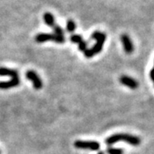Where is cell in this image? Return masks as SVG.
Returning <instances> with one entry per match:
<instances>
[{
    "label": "cell",
    "instance_id": "12",
    "mask_svg": "<svg viewBox=\"0 0 154 154\" xmlns=\"http://www.w3.org/2000/svg\"><path fill=\"white\" fill-rule=\"evenodd\" d=\"M83 40V38L80 34H72L70 36V41L74 44H79Z\"/></svg>",
    "mask_w": 154,
    "mask_h": 154
},
{
    "label": "cell",
    "instance_id": "9",
    "mask_svg": "<svg viewBox=\"0 0 154 154\" xmlns=\"http://www.w3.org/2000/svg\"><path fill=\"white\" fill-rule=\"evenodd\" d=\"M34 39L37 43H45L48 40H52V33H39L35 36Z\"/></svg>",
    "mask_w": 154,
    "mask_h": 154
},
{
    "label": "cell",
    "instance_id": "2",
    "mask_svg": "<svg viewBox=\"0 0 154 154\" xmlns=\"http://www.w3.org/2000/svg\"><path fill=\"white\" fill-rule=\"evenodd\" d=\"M75 146L79 149H89L91 151H99L100 144L98 141L93 140H76L75 141Z\"/></svg>",
    "mask_w": 154,
    "mask_h": 154
},
{
    "label": "cell",
    "instance_id": "8",
    "mask_svg": "<svg viewBox=\"0 0 154 154\" xmlns=\"http://www.w3.org/2000/svg\"><path fill=\"white\" fill-rule=\"evenodd\" d=\"M105 38H106V34L103 35L101 38L96 40V44L94 45V46L91 48V50L93 51V52H94V55L98 54V53H99V52L102 51V49H103V46H104V44H105Z\"/></svg>",
    "mask_w": 154,
    "mask_h": 154
},
{
    "label": "cell",
    "instance_id": "17",
    "mask_svg": "<svg viewBox=\"0 0 154 154\" xmlns=\"http://www.w3.org/2000/svg\"><path fill=\"white\" fill-rule=\"evenodd\" d=\"M79 50L81 51H85L86 50L88 49V42L87 41H85L84 39H83L82 41L81 42V43H79Z\"/></svg>",
    "mask_w": 154,
    "mask_h": 154
},
{
    "label": "cell",
    "instance_id": "19",
    "mask_svg": "<svg viewBox=\"0 0 154 154\" xmlns=\"http://www.w3.org/2000/svg\"><path fill=\"white\" fill-rule=\"evenodd\" d=\"M150 78L152 79V81L154 83V66H153V69L150 71Z\"/></svg>",
    "mask_w": 154,
    "mask_h": 154
},
{
    "label": "cell",
    "instance_id": "20",
    "mask_svg": "<svg viewBox=\"0 0 154 154\" xmlns=\"http://www.w3.org/2000/svg\"><path fill=\"white\" fill-rule=\"evenodd\" d=\"M97 154H105V153H104L103 152H98V153H97Z\"/></svg>",
    "mask_w": 154,
    "mask_h": 154
},
{
    "label": "cell",
    "instance_id": "13",
    "mask_svg": "<svg viewBox=\"0 0 154 154\" xmlns=\"http://www.w3.org/2000/svg\"><path fill=\"white\" fill-rule=\"evenodd\" d=\"M52 41L57 44H63L65 42V38L64 36H59V35L52 33Z\"/></svg>",
    "mask_w": 154,
    "mask_h": 154
},
{
    "label": "cell",
    "instance_id": "7",
    "mask_svg": "<svg viewBox=\"0 0 154 154\" xmlns=\"http://www.w3.org/2000/svg\"><path fill=\"white\" fill-rule=\"evenodd\" d=\"M19 75L18 71L16 69H12L9 68L1 67L0 68V76H8L11 78H17Z\"/></svg>",
    "mask_w": 154,
    "mask_h": 154
},
{
    "label": "cell",
    "instance_id": "15",
    "mask_svg": "<svg viewBox=\"0 0 154 154\" xmlns=\"http://www.w3.org/2000/svg\"><path fill=\"white\" fill-rule=\"evenodd\" d=\"M107 154H123V150L121 148H114V147H109L106 149Z\"/></svg>",
    "mask_w": 154,
    "mask_h": 154
},
{
    "label": "cell",
    "instance_id": "6",
    "mask_svg": "<svg viewBox=\"0 0 154 154\" xmlns=\"http://www.w3.org/2000/svg\"><path fill=\"white\" fill-rule=\"evenodd\" d=\"M20 83H21V81H20L19 77L11 78L8 82H0V89L6 90V89H10L11 88H16L20 85Z\"/></svg>",
    "mask_w": 154,
    "mask_h": 154
},
{
    "label": "cell",
    "instance_id": "5",
    "mask_svg": "<svg viewBox=\"0 0 154 154\" xmlns=\"http://www.w3.org/2000/svg\"><path fill=\"white\" fill-rule=\"evenodd\" d=\"M119 82L122 85H124L132 90H134L139 87V83L136 80H134L132 77L127 76V75H122L119 79Z\"/></svg>",
    "mask_w": 154,
    "mask_h": 154
},
{
    "label": "cell",
    "instance_id": "10",
    "mask_svg": "<svg viewBox=\"0 0 154 154\" xmlns=\"http://www.w3.org/2000/svg\"><path fill=\"white\" fill-rule=\"evenodd\" d=\"M43 18H44L45 23L47 26L52 28L54 25H56L55 17H54V16H53L51 13H50V12H45L44 14V16H43Z\"/></svg>",
    "mask_w": 154,
    "mask_h": 154
},
{
    "label": "cell",
    "instance_id": "1",
    "mask_svg": "<svg viewBox=\"0 0 154 154\" xmlns=\"http://www.w3.org/2000/svg\"><path fill=\"white\" fill-rule=\"evenodd\" d=\"M120 140H123L126 141L127 143H128L131 146H137L140 144V139L135 136V135H132L129 134H116L111 136H109L105 140V143L108 146H111L113 144L116 143Z\"/></svg>",
    "mask_w": 154,
    "mask_h": 154
},
{
    "label": "cell",
    "instance_id": "4",
    "mask_svg": "<svg viewBox=\"0 0 154 154\" xmlns=\"http://www.w3.org/2000/svg\"><path fill=\"white\" fill-rule=\"evenodd\" d=\"M121 41L122 44L123 45L124 51L127 54H131L134 50V44H133L132 39L130 38V37L127 33H123L121 36Z\"/></svg>",
    "mask_w": 154,
    "mask_h": 154
},
{
    "label": "cell",
    "instance_id": "3",
    "mask_svg": "<svg viewBox=\"0 0 154 154\" xmlns=\"http://www.w3.org/2000/svg\"><path fill=\"white\" fill-rule=\"evenodd\" d=\"M26 78L32 82L33 88L36 90H39L43 87L42 80L38 77V74L36 72L33 71V70H28L26 72Z\"/></svg>",
    "mask_w": 154,
    "mask_h": 154
},
{
    "label": "cell",
    "instance_id": "21",
    "mask_svg": "<svg viewBox=\"0 0 154 154\" xmlns=\"http://www.w3.org/2000/svg\"><path fill=\"white\" fill-rule=\"evenodd\" d=\"M0 154H1V152H0Z\"/></svg>",
    "mask_w": 154,
    "mask_h": 154
},
{
    "label": "cell",
    "instance_id": "16",
    "mask_svg": "<svg viewBox=\"0 0 154 154\" xmlns=\"http://www.w3.org/2000/svg\"><path fill=\"white\" fill-rule=\"evenodd\" d=\"M105 33H102V32H100V31H95V32H94L93 34H92L91 38H92V39H94V40H97V39L100 38L103 35H105Z\"/></svg>",
    "mask_w": 154,
    "mask_h": 154
},
{
    "label": "cell",
    "instance_id": "14",
    "mask_svg": "<svg viewBox=\"0 0 154 154\" xmlns=\"http://www.w3.org/2000/svg\"><path fill=\"white\" fill-rule=\"evenodd\" d=\"M52 30H53V33L59 35V36H64V31L63 29L61 28L59 25H54L52 27Z\"/></svg>",
    "mask_w": 154,
    "mask_h": 154
},
{
    "label": "cell",
    "instance_id": "11",
    "mask_svg": "<svg viewBox=\"0 0 154 154\" xmlns=\"http://www.w3.org/2000/svg\"><path fill=\"white\" fill-rule=\"evenodd\" d=\"M76 29V24L72 19H69L66 23V30L69 33H74Z\"/></svg>",
    "mask_w": 154,
    "mask_h": 154
},
{
    "label": "cell",
    "instance_id": "18",
    "mask_svg": "<svg viewBox=\"0 0 154 154\" xmlns=\"http://www.w3.org/2000/svg\"><path fill=\"white\" fill-rule=\"evenodd\" d=\"M84 53H85V57H88V58H91V57H93L94 56V52H93V51L91 50V48L90 49H87L85 51H84Z\"/></svg>",
    "mask_w": 154,
    "mask_h": 154
}]
</instances>
